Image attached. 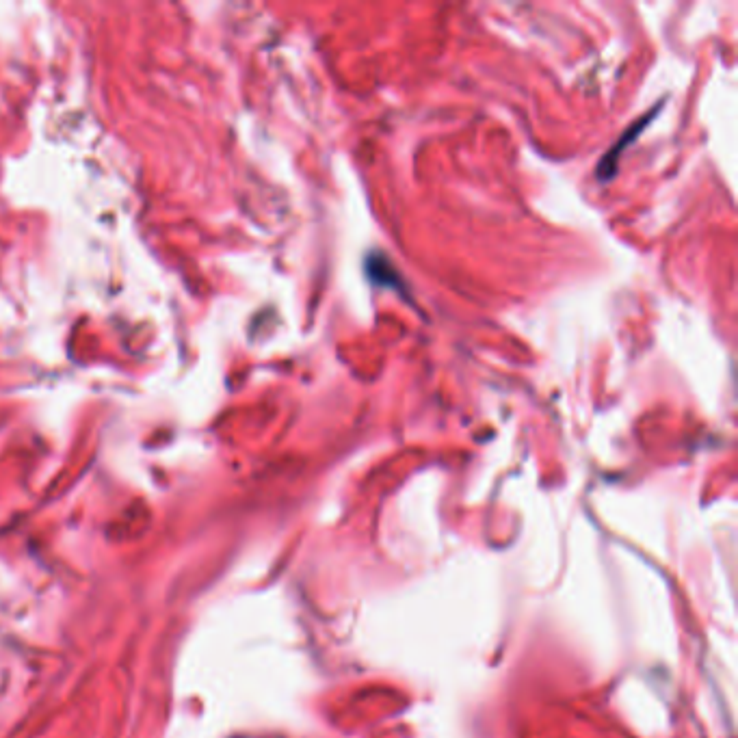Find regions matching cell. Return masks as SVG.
I'll return each instance as SVG.
<instances>
[{
  "label": "cell",
  "mask_w": 738,
  "mask_h": 738,
  "mask_svg": "<svg viewBox=\"0 0 738 738\" xmlns=\"http://www.w3.org/2000/svg\"><path fill=\"white\" fill-rule=\"evenodd\" d=\"M650 117L652 115H648V117H645V120H639L637 122V126H632L630 130H628V133L622 137V141H619L617 143V146L609 152V154H606V158H604V163L598 167V178H611L613 176V171H615V158H617V154L619 152H622L624 150V146H628V143L632 141V137H637L639 133H641V130L645 128V126H648V120H650Z\"/></svg>",
  "instance_id": "6da1fadb"
}]
</instances>
